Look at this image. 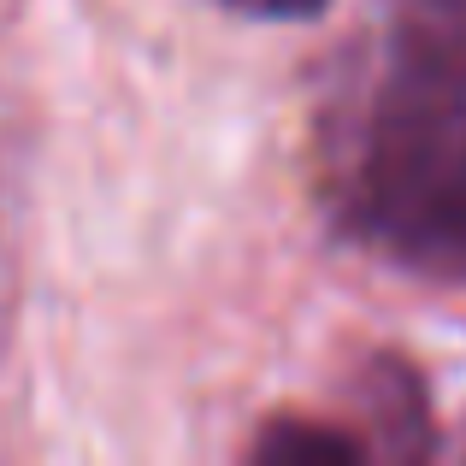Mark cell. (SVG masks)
Wrapping results in <instances>:
<instances>
[{
  "instance_id": "obj_1",
  "label": "cell",
  "mask_w": 466,
  "mask_h": 466,
  "mask_svg": "<svg viewBox=\"0 0 466 466\" xmlns=\"http://www.w3.org/2000/svg\"><path fill=\"white\" fill-rule=\"evenodd\" d=\"M313 201L354 254L466 284V0H366L319 77Z\"/></svg>"
},
{
  "instance_id": "obj_2",
  "label": "cell",
  "mask_w": 466,
  "mask_h": 466,
  "mask_svg": "<svg viewBox=\"0 0 466 466\" xmlns=\"http://www.w3.org/2000/svg\"><path fill=\"white\" fill-rule=\"evenodd\" d=\"M360 401L372 413V425H360L366 455H396V461L437 455V420H431V396H425L420 366L378 354L360 372Z\"/></svg>"
},
{
  "instance_id": "obj_3",
  "label": "cell",
  "mask_w": 466,
  "mask_h": 466,
  "mask_svg": "<svg viewBox=\"0 0 466 466\" xmlns=\"http://www.w3.org/2000/svg\"><path fill=\"white\" fill-rule=\"evenodd\" d=\"M254 466H349L366 461V437L330 420H266L248 443Z\"/></svg>"
},
{
  "instance_id": "obj_4",
  "label": "cell",
  "mask_w": 466,
  "mask_h": 466,
  "mask_svg": "<svg viewBox=\"0 0 466 466\" xmlns=\"http://www.w3.org/2000/svg\"><path fill=\"white\" fill-rule=\"evenodd\" d=\"M218 6L248 24H319L330 12V0H218Z\"/></svg>"
}]
</instances>
